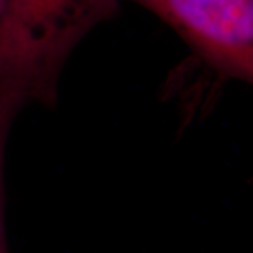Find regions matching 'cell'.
<instances>
[{
	"label": "cell",
	"mask_w": 253,
	"mask_h": 253,
	"mask_svg": "<svg viewBox=\"0 0 253 253\" xmlns=\"http://www.w3.org/2000/svg\"><path fill=\"white\" fill-rule=\"evenodd\" d=\"M118 10V0H11L0 31V75L30 101L54 104L76 45Z\"/></svg>",
	"instance_id": "cell-1"
},
{
	"label": "cell",
	"mask_w": 253,
	"mask_h": 253,
	"mask_svg": "<svg viewBox=\"0 0 253 253\" xmlns=\"http://www.w3.org/2000/svg\"><path fill=\"white\" fill-rule=\"evenodd\" d=\"M149 10L224 76L253 81V0H131Z\"/></svg>",
	"instance_id": "cell-2"
},
{
	"label": "cell",
	"mask_w": 253,
	"mask_h": 253,
	"mask_svg": "<svg viewBox=\"0 0 253 253\" xmlns=\"http://www.w3.org/2000/svg\"><path fill=\"white\" fill-rule=\"evenodd\" d=\"M28 103L23 91L13 82L0 75V253H7L4 235V184H3V166L6 142L10 126L17 113Z\"/></svg>",
	"instance_id": "cell-3"
},
{
	"label": "cell",
	"mask_w": 253,
	"mask_h": 253,
	"mask_svg": "<svg viewBox=\"0 0 253 253\" xmlns=\"http://www.w3.org/2000/svg\"><path fill=\"white\" fill-rule=\"evenodd\" d=\"M10 1H11V0H0V31H1V27H3L4 20H6V16H7V11H9L10 7Z\"/></svg>",
	"instance_id": "cell-4"
}]
</instances>
